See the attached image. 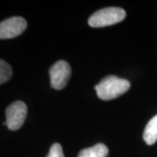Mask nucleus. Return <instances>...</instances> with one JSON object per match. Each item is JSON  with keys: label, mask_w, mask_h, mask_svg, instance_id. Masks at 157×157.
Here are the masks:
<instances>
[{"label": "nucleus", "mask_w": 157, "mask_h": 157, "mask_svg": "<svg viewBox=\"0 0 157 157\" xmlns=\"http://www.w3.org/2000/svg\"><path fill=\"white\" fill-rule=\"evenodd\" d=\"M46 157H65L61 145L59 143L52 144Z\"/></svg>", "instance_id": "nucleus-9"}, {"label": "nucleus", "mask_w": 157, "mask_h": 157, "mask_svg": "<svg viewBox=\"0 0 157 157\" xmlns=\"http://www.w3.org/2000/svg\"><path fill=\"white\" fill-rule=\"evenodd\" d=\"M98 97L102 101H110L122 95L130 88V83L125 78H118L114 75L107 76L95 86Z\"/></svg>", "instance_id": "nucleus-1"}, {"label": "nucleus", "mask_w": 157, "mask_h": 157, "mask_svg": "<svg viewBox=\"0 0 157 157\" xmlns=\"http://www.w3.org/2000/svg\"><path fill=\"white\" fill-rule=\"evenodd\" d=\"M12 75V69L11 66L5 60H0V83L4 84L11 78Z\"/></svg>", "instance_id": "nucleus-8"}, {"label": "nucleus", "mask_w": 157, "mask_h": 157, "mask_svg": "<svg viewBox=\"0 0 157 157\" xmlns=\"http://www.w3.org/2000/svg\"><path fill=\"white\" fill-rule=\"evenodd\" d=\"M27 114V107L25 102L17 101L6 108V122L4 125L11 130H17L23 126Z\"/></svg>", "instance_id": "nucleus-3"}, {"label": "nucleus", "mask_w": 157, "mask_h": 157, "mask_svg": "<svg viewBox=\"0 0 157 157\" xmlns=\"http://www.w3.org/2000/svg\"><path fill=\"white\" fill-rule=\"evenodd\" d=\"M27 27V22L22 17H11L0 24V39H13L22 34Z\"/></svg>", "instance_id": "nucleus-5"}, {"label": "nucleus", "mask_w": 157, "mask_h": 157, "mask_svg": "<svg viewBox=\"0 0 157 157\" xmlns=\"http://www.w3.org/2000/svg\"><path fill=\"white\" fill-rule=\"evenodd\" d=\"M126 17V11L119 7H107L95 11L88 19V25L94 28H100L121 22Z\"/></svg>", "instance_id": "nucleus-2"}, {"label": "nucleus", "mask_w": 157, "mask_h": 157, "mask_svg": "<svg viewBox=\"0 0 157 157\" xmlns=\"http://www.w3.org/2000/svg\"><path fill=\"white\" fill-rule=\"evenodd\" d=\"M51 85L56 90L63 89L71 76V67L65 60L57 61L49 70Z\"/></svg>", "instance_id": "nucleus-4"}, {"label": "nucleus", "mask_w": 157, "mask_h": 157, "mask_svg": "<svg viewBox=\"0 0 157 157\" xmlns=\"http://www.w3.org/2000/svg\"><path fill=\"white\" fill-rule=\"evenodd\" d=\"M143 140L147 145H153L157 141V114L147 124L143 133Z\"/></svg>", "instance_id": "nucleus-7"}, {"label": "nucleus", "mask_w": 157, "mask_h": 157, "mask_svg": "<svg viewBox=\"0 0 157 157\" xmlns=\"http://www.w3.org/2000/svg\"><path fill=\"white\" fill-rule=\"evenodd\" d=\"M108 153V148L105 144L98 143L91 147L80 150L78 157H107Z\"/></svg>", "instance_id": "nucleus-6"}]
</instances>
